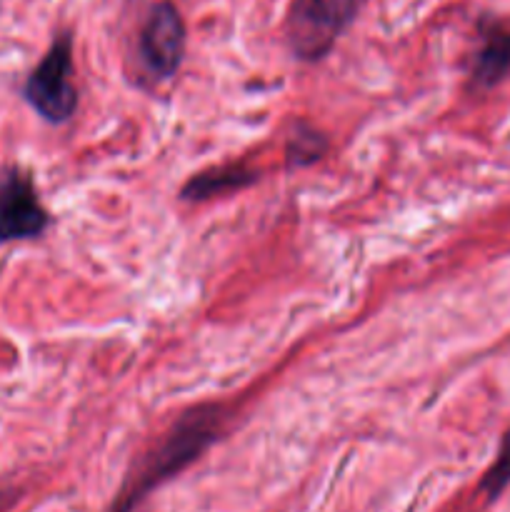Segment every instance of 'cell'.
<instances>
[{
  "label": "cell",
  "instance_id": "1",
  "mask_svg": "<svg viewBox=\"0 0 510 512\" xmlns=\"http://www.w3.org/2000/svg\"><path fill=\"white\" fill-rule=\"evenodd\" d=\"M223 420L225 415L218 405H198L180 415V420L160 440L158 448L140 463L138 473L125 485L118 503L113 505V512H130L150 490L188 468L195 458H200L218 440Z\"/></svg>",
  "mask_w": 510,
  "mask_h": 512
},
{
  "label": "cell",
  "instance_id": "2",
  "mask_svg": "<svg viewBox=\"0 0 510 512\" xmlns=\"http://www.w3.org/2000/svg\"><path fill=\"white\" fill-rule=\"evenodd\" d=\"M360 0H293L285 20L290 53L303 63H318L335 48L355 20Z\"/></svg>",
  "mask_w": 510,
  "mask_h": 512
},
{
  "label": "cell",
  "instance_id": "3",
  "mask_svg": "<svg viewBox=\"0 0 510 512\" xmlns=\"http://www.w3.org/2000/svg\"><path fill=\"white\" fill-rule=\"evenodd\" d=\"M23 98L48 123L60 125L73 118L78 108V88L73 83V38L60 33L50 43L23 85Z\"/></svg>",
  "mask_w": 510,
  "mask_h": 512
},
{
  "label": "cell",
  "instance_id": "4",
  "mask_svg": "<svg viewBox=\"0 0 510 512\" xmlns=\"http://www.w3.org/2000/svg\"><path fill=\"white\" fill-rule=\"evenodd\" d=\"M50 228V215L40 203L28 170L10 165L0 175V245L35 240Z\"/></svg>",
  "mask_w": 510,
  "mask_h": 512
},
{
  "label": "cell",
  "instance_id": "5",
  "mask_svg": "<svg viewBox=\"0 0 510 512\" xmlns=\"http://www.w3.org/2000/svg\"><path fill=\"white\" fill-rule=\"evenodd\" d=\"M138 58L155 83L170 80L185 58V23L173 3L153 5L138 35Z\"/></svg>",
  "mask_w": 510,
  "mask_h": 512
},
{
  "label": "cell",
  "instance_id": "6",
  "mask_svg": "<svg viewBox=\"0 0 510 512\" xmlns=\"http://www.w3.org/2000/svg\"><path fill=\"white\" fill-rule=\"evenodd\" d=\"M510 78V18H483L470 55L468 80L473 90H490Z\"/></svg>",
  "mask_w": 510,
  "mask_h": 512
},
{
  "label": "cell",
  "instance_id": "7",
  "mask_svg": "<svg viewBox=\"0 0 510 512\" xmlns=\"http://www.w3.org/2000/svg\"><path fill=\"white\" fill-rule=\"evenodd\" d=\"M260 173L245 163H225L218 168H208L195 173L188 183L180 188V198L188 203H203V200L220 198L228 193H240L258 183Z\"/></svg>",
  "mask_w": 510,
  "mask_h": 512
},
{
  "label": "cell",
  "instance_id": "8",
  "mask_svg": "<svg viewBox=\"0 0 510 512\" xmlns=\"http://www.w3.org/2000/svg\"><path fill=\"white\" fill-rule=\"evenodd\" d=\"M328 145V135L323 130L305 123V120H298L285 138V163L290 170L308 168L328 153Z\"/></svg>",
  "mask_w": 510,
  "mask_h": 512
},
{
  "label": "cell",
  "instance_id": "9",
  "mask_svg": "<svg viewBox=\"0 0 510 512\" xmlns=\"http://www.w3.org/2000/svg\"><path fill=\"white\" fill-rule=\"evenodd\" d=\"M508 485H510V430L505 433L503 443H500V450H498V458H495V463L490 465V470L485 473L480 488H483V493L488 495V498H498Z\"/></svg>",
  "mask_w": 510,
  "mask_h": 512
},
{
  "label": "cell",
  "instance_id": "10",
  "mask_svg": "<svg viewBox=\"0 0 510 512\" xmlns=\"http://www.w3.org/2000/svg\"><path fill=\"white\" fill-rule=\"evenodd\" d=\"M0 503H3V493H0Z\"/></svg>",
  "mask_w": 510,
  "mask_h": 512
}]
</instances>
